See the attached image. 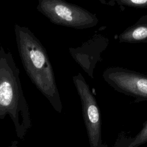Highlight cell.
Segmentation results:
<instances>
[{
	"instance_id": "cell-2",
	"label": "cell",
	"mask_w": 147,
	"mask_h": 147,
	"mask_svg": "<svg viewBox=\"0 0 147 147\" xmlns=\"http://www.w3.org/2000/svg\"><path fill=\"white\" fill-rule=\"evenodd\" d=\"M9 115L17 137L23 140L32 123L20 78L11 52L0 47V119Z\"/></svg>"
},
{
	"instance_id": "cell-4",
	"label": "cell",
	"mask_w": 147,
	"mask_h": 147,
	"mask_svg": "<svg viewBox=\"0 0 147 147\" xmlns=\"http://www.w3.org/2000/svg\"><path fill=\"white\" fill-rule=\"evenodd\" d=\"M72 80L80 99L82 115L90 146H105L102 144V121L96 100L82 74L78 73L74 76Z\"/></svg>"
},
{
	"instance_id": "cell-7",
	"label": "cell",
	"mask_w": 147,
	"mask_h": 147,
	"mask_svg": "<svg viewBox=\"0 0 147 147\" xmlns=\"http://www.w3.org/2000/svg\"><path fill=\"white\" fill-rule=\"evenodd\" d=\"M118 40L120 42L130 44L147 42V14L141 16L119 34Z\"/></svg>"
},
{
	"instance_id": "cell-6",
	"label": "cell",
	"mask_w": 147,
	"mask_h": 147,
	"mask_svg": "<svg viewBox=\"0 0 147 147\" xmlns=\"http://www.w3.org/2000/svg\"><path fill=\"white\" fill-rule=\"evenodd\" d=\"M109 43L108 38L101 34L93 35L82 45L69 48V52L82 69L92 79L94 71L98 62L101 61L102 53Z\"/></svg>"
},
{
	"instance_id": "cell-8",
	"label": "cell",
	"mask_w": 147,
	"mask_h": 147,
	"mask_svg": "<svg viewBox=\"0 0 147 147\" xmlns=\"http://www.w3.org/2000/svg\"><path fill=\"white\" fill-rule=\"evenodd\" d=\"M101 2L111 6L118 5L123 7L147 8V0H107Z\"/></svg>"
},
{
	"instance_id": "cell-5",
	"label": "cell",
	"mask_w": 147,
	"mask_h": 147,
	"mask_svg": "<svg viewBox=\"0 0 147 147\" xmlns=\"http://www.w3.org/2000/svg\"><path fill=\"white\" fill-rule=\"evenodd\" d=\"M104 80L118 92L134 98L135 102L147 101V75L121 67L106 68Z\"/></svg>"
},
{
	"instance_id": "cell-9",
	"label": "cell",
	"mask_w": 147,
	"mask_h": 147,
	"mask_svg": "<svg viewBox=\"0 0 147 147\" xmlns=\"http://www.w3.org/2000/svg\"><path fill=\"white\" fill-rule=\"evenodd\" d=\"M147 142V120L144 122L143 127L138 133L133 138L129 147H136Z\"/></svg>"
},
{
	"instance_id": "cell-3",
	"label": "cell",
	"mask_w": 147,
	"mask_h": 147,
	"mask_svg": "<svg viewBox=\"0 0 147 147\" xmlns=\"http://www.w3.org/2000/svg\"><path fill=\"white\" fill-rule=\"evenodd\" d=\"M36 9L51 22L68 28H90L99 21L95 14L65 0H38Z\"/></svg>"
},
{
	"instance_id": "cell-1",
	"label": "cell",
	"mask_w": 147,
	"mask_h": 147,
	"mask_svg": "<svg viewBox=\"0 0 147 147\" xmlns=\"http://www.w3.org/2000/svg\"><path fill=\"white\" fill-rule=\"evenodd\" d=\"M19 56L29 79L59 113L63 111L55 73L45 47L27 27L14 25Z\"/></svg>"
}]
</instances>
